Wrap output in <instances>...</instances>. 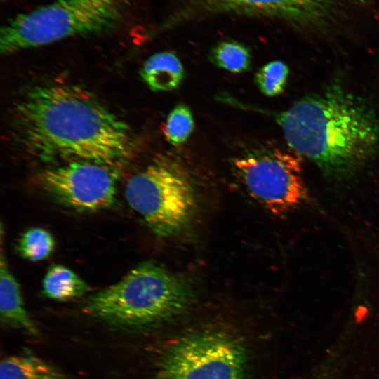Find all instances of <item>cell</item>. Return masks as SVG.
<instances>
[{
	"label": "cell",
	"instance_id": "6da1fadb",
	"mask_svg": "<svg viewBox=\"0 0 379 379\" xmlns=\"http://www.w3.org/2000/svg\"><path fill=\"white\" fill-rule=\"evenodd\" d=\"M15 137L44 161L74 159L108 165L131 150L127 125L84 88L67 83L36 85L13 110Z\"/></svg>",
	"mask_w": 379,
	"mask_h": 379
},
{
	"label": "cell",
	"instance_id": "7a4b0ae2",
	"mask_svg": "<svg viewBox=\"0 0 379 379\" xmlns=\"http://www.w3.org/2000/svg\"><path fill=\"white\" fill-rule=\"evenodd\" d=\"M270 114L290 149L335 179L354 175L379 148L377 112L337 86L308 95L286 111Z\"/></svg>",
	"mask_w": 379,
	"mask_h": 379
},
{
	"label": "cell",
	"instance_id": "3957f363",
	"mask_svg": "<svg viewBox=\"0 0 379 379\" xmlns=\"http://www.w3.org/2000/svg\"><path fill=\"white\" fill-rule=\"evenodd\" d=\"M189 283L152 261H145L111 286L90 295L88 315L128 330L153 326L187 311L193 301Z\"/></svg>",
	"mask_w": 379,
	"mask_h": 379
},
{
	"label": "cell",
	"instance_id": "277c9868",
	"mask_svg": "<svg viewBox=\"0 0 379 379\" xmlns=\"http://www.w3.org/2000/svg\"><path fill=\"white\" fill-rule=\"evenodd\" d=\"M128 6V0H57L8 20L1 29L0 52L106 32L122 22Z\"/></svg>",
	"mask_w": 379,
	"mask_h": 379
},
{
	"label": "cell",
	"instance_id": "5b68a950",
	"mask_svg": "<svg viewBox=\"0 0 379 379\" xmlns=\"http://www.w3.org/2000/svg\"><path fill=\"white\" fill-rule=\"evenodd\" d=\"M125 197L151 230L164 237L184 231L197 208L190 178L171 160L157 161L132 176L126 183Z\"/></svg>",
	"mask_w": 379,
	"mask_h": 379
},
{
	"label": "cell",
	"instance_id": "8992f818",
	"mask_svg": "<svg viewBox=\"0 0 379 379\" xmlns=\"http://www.w3.org/2000/svg\"><path fill=\"white\" fill-rule=\"evenodd\" d=\"M247 354L235 337L204 330L170 344L158 361L157 379H245Z\"/></svg>",
	"mask_w": 379,
	"mask_h": 379
},
{
	"label": "cell",
	"instance_id": "52a82bcc",
	"mask_svg": "<svg viewBox=\"0 0 379 379\" xmlns=\"http://www.w3.org/2000/svg\"><path fill=\"white\" fill-rule=\"evenodd\" d=\"M232 161L248 194L276 216L286 215L310 199L301 156L292 149L255 150Z\"/></svg>",
	"mask_w": 379,
	"mask_h": 379
},
{
	"label": "cell",
	"instance_id": "ba28073f",
	"mask_svg": "<svg viewBox=\"0 0 379 379\" xmlns=\"http://www.w3.org/2000/svg\"><path fill=\"white\" fill-rule=\"evenodd\" d=\"M111 166L74 161L45 170L40 182L63 206L83 212L100 211L110 207L116 197L117 174Z\"/></svg>",
	"mask_w": 379,
	"mask_h": 379
},
{
	"label": "cell",
	"instance_id": "9c48e42d",
	"mask_svg": "<svg viewBox=\"0 0 379 379\" xmlns=\"http://www.w3.org/2000/svg\"><path fill=\"white\" fill-rule=\"evenodd\" d=\"M212 11L273 16L319 25L331 14L334 0H202Z\"/></svg>",
	"mask_w": 379,
	"mask_h": 379
},
{
	"label": "cell",
	"instance_id": "30bf717a",
	"mask_svg": "<svg viewBox=\"0 0 379 379\" xmlns=\"http://www.w3.org/2000/svg\"><path fill=\"white\" fill-rule=\"evenodd\" d=\"M0 318L4 324L29 335L39 334L25 308L20 284L2 253L0 259Z\"/></svg>",
	"mask_w": 379,
	"mask_h": 379
},
{
	"label": "cell",
	"instance_id": "8fae6325",
	"mask_svg": "<svg viewBox=\"0 0 379 379\" xmlns=\"http://www.w3.org/2000/svg\"><path fill=\"white\" fill-rule=\"evenodd\" d=\"M140 76L154 91H170L182 83L185 71L178 57L170 51L150 56L140 69Z\"/></svg>",
	"mask_w": 379,
	"mask_h": 379
},
{
	"label": "cell",
	"instance_id": "7c38bea8",
	"mask_svg": "<svg viewBox=\"0 0 379 379\" xmlns=\"http://www.w3.org/2000/svg\"><path fill=\"white\" fill-rule=\"evenodd\" d=\"M0 379H72L62 370L29 354L6 357L0 363Z\"/></svg>",
	"mask_w": 379,
	"mask_h": 379
},
{
	"label": "cell",
	"instance_id": "4fadbf2b",
	"mask_svg": "<svg viewBox=\"0 0 379 379\" xmlns=\"http://www.w3.org/2000/svg\"><path fill=\"white\" fill-rule=\"evenodd\" d=\"M89 286L77 273L62 265L49 267L42 280L44 295L54 300L65 301L86 294Z\"/></svg>",
	"mask_w": 379,
	"mask_h": 379
},
{
	"label": "cell",
	"instance_id": "5bb4252c",
	"mask_svg": "<svg viewBox=\"0 0 379 379\" xmlns=\"http://www.w3.org/2000/svg\"><path fill=\"white\" fill-rule=\"evenodd\" d=\"M210 60L218 67L232 73L248 71L251 66L249 49L235 41L218 44L211 52Z\"/></svg>",
	"mask_w": 379,
	"mask_h": 379
},
{
	"label": "cell",
	"instance_id": "9a60e30c",
	"mask_svg": "<svg viewBox=\"0 0 379 379\" xmlns=\"http://www.w3.org/2000/svg\"><path fill=\"white\" fill-rule=\"evenodd\" d=\"M55 246V239L51 233L41 227H32L21 234L17 250L26 260L41 261L51 255Z\"/></svg>",
	"mask_w": 379,
	"mask_h": 379
},
{
	"label": "cell",
	"instance_id": "2e32d148",
	"mask_svg": "<svg viewBox=\"0 0 379 379\" xmlns=\"http://www.w3.org/2000/svg\"><path fill=\"white\" fill-rule=\"evenodd\" d=\"M194 128L193 114L185 104H178L168 114L163 132L167 142L173 146L184 144Z\"/></svg>",
	"mask_w": 379,
	"mask_h": 379
},
{
	"label": "cell",
	"instance_id": "e0dca14e",
	"mask_svg": "<svg viewBox=\"0 0 379 379\" xmlns=\"http://www.w3.org/2000/svg\"><path fill=\"white\" fill-rule=\"evenodd\" d=\"M288 74L287 65L282 61L275 60L263 65L255 74V81L262 94L273 97L283 93Z\"/></svg>",
	"mask_w": 379,
	"mask_h": 379
},
{
	"label": "cell",
	"instance_id": "ac0fdd59",
	"mask_svg": "<svg viewBox=\"0 0 379 379\" xmlns=\"http://www.w3.org/2000/svg\"><path fill=\"white\" fill-rule=\"evenodd\" d=\"M340 359L337 353H331L310 379H335Z\"/></svg>",
	"mask_w": 379,
	"mask_h": 379
}]
</instances>
